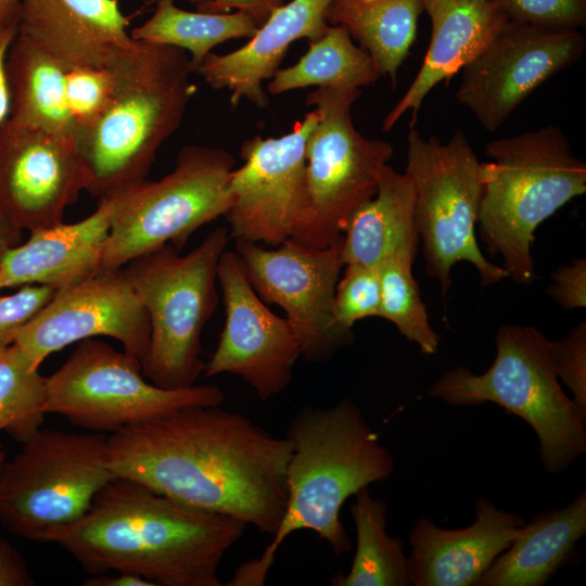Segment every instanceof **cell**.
Masks as SVG:
<instances>
[{
  "instance_id": "obj_17",
  "label": "cell",
  "mask_w": 586,
  "mask_h": 586,
  "mask_svg": "<svg viewBox=\"0 0 586 586\" xmlns=\"http://www.w3.org/2000/svg\"><path fill=\"white\" fill-rule=\"evenodd\" d=\"M225 326L204 373L242 378L267 402L292 381L301 347L291 323L272 313L251 285L234 251H225L217 268Z\"/></svg>"
},
{
  "instance_id": "obj_46",
  "label": "cell",
  "mask_w": 586,
  "mask_h": 586,
  "mask_svg": "<svg viewBox=\"0 0 586 586\" xmlns=\"http://www.w3.org/2000/svg\"><path fill=\"white\" fill-rule=\"evenodd\" d=\"M7 451L2 444H0V468L2 463L5 461Z\"/></svg>"
},
{
  "instance_id": "obj_26",
  "label": "cell",
  "mask_w": 586,
  "mask_h": 586,
  "mask_svg": "<svg viewBox=\"0 0 586 586\" xmlns=\"http://www.w3.org/2000/svg\"><path fill=\"white\" fill-rule=\"evenodd\" d=\"M10 119L23 126L73 136L67 106V69L49 53L16 36L8 59Z\"/></svg>"
},
{
  "instance_id": "obj_39",
  "label": "cell",
  "mask_w": 586,
  "mask_h": 586,
  "mask_svg": "<svg viewBox=\"0 0 586 586\" xmlns=\"http://www.w3.org/2000/svg\"><path fill=\"white\" fill-rule=\"evenodd\" d=\"M34 578L18 550L0 537V586H31Z\"/></svg>"
},
{
  "instance_id": "obj_23",
  "label": "cell",
  "mask_w": 586,
  "mask_h": 586,
  "mask_svg": "<svg viewBox=\"0 0 586 586\" xmlns=\"http://www.w3.org/2000/svg\"><path fill=\"white\" fill-rule=\"evenodd\" d=\"M114 196L100 200L82 220L30 232L29 239L9 250L0 260L5 288L40 284L56 291L98 272L109 238Z\"/></svg>"
},
{
  "instance_id": "obj_4",
  "label": "cell",
  "mask_w": 586,
  "mask_h": 586,
  "mask_svg": "<svg viewBox=\"0 0 586 586\" xmlns=\"http://www.w3.org/2000/svg\"><path fill=\"white\" fill-rule=\"evenodd\" d=\"M114 87L104 109L73 138L99 200L145 180L156 153L181 125L195 91L186 51L136 40L114 47L105 64Z\"/></svg>"
},
{
  "instance_id": "obj_11",
  "label": "cell",
  "mask_w": 586,
  "mask_h": 586,
  "mask_svg": "<svg viewBox=\"0 0 586 586\" xmlns=\"http://www.w3.org/2000/svg\"><path fill=\"white\" fill-rule=\"evenodd\" d=\"M46 386L47 413L93 432L114 433L178 409L225 402V393L215 385L160 387L145 380L138 359L95 337L80 341L46 377Z\"/></svg>"
},
{
  "instance_id": "obj_34",
  "label": "cell",
  "mask_w": 586,
  "mask_h": 586,
  "mask_svg": "<svg viewBox=\"0 0 586 586\" xmlns=\"http://www.w3.org/2000/svg\"><path fill=\"white\" fill-rule=\"evenodd\" d=\"M113 87L114 77L106 65L67 71L65 94L75 126L90 122L104 109Z\"/></svg>"
},
{
  "instance_id": "obj_24",
  "label": "cell",
  "mask_w": 586,
  "mask_h": 586,
  "mask_svg": "<svg viewBox=\"0 0 586 586\" xmlns=\"http://www.w3.org/2000/svg\"><path fill=\"white\" fill-rule=\"evenodd\" d=\"M586 534V492L563 508L524 523L476 586H543L573 556Z\"/></svg>"
},
{
  "instance_id": "obj_35",
  "label": "cell",
  "mask_w": 586,
  "mask_h": 586,
  "mask_svg": "<svg viewBox=\"0 0 586 586\" xmlns=\"http://www.w3.org/2000/svg\"><path fill=\"white\" fill-rule=\"evenodd\" d=\"M510 22L577 28L586 24V0H493Z\"/></svg>"
},
{
  "instance_id": "obj_8",
  "label": "cell",
  "mask_w": 586,
  "mask_h": 586,
  "mask_svg": "<svg viewBox=\"0 0 586 586\" xmlns=\"http://www.w3.org/2000/svg\"><path fill=\"white\" fill-rule=\"evenodd\" d=\"M235 160L222 148L184 145L175 168L114 194L111 229L98 272L170 244L180 251L200 227L225 216Z\"/></svg>"
},
{
  "instance_id": "obj_1",
  "label": "cell",
  "mask_w": 586,
  "mask_h": 586,
  "mask_svg": "<svg viewBox=\"0 0 586 586\" xmlns=\"http://www.w3.org/2000/svg\"><path fill=\"white\" fill-rule=\"evenodd\" d=\"M220 406L178 409L109 434V467L272 535L286 505L290 443Z\"/></svg>"
},
{
  "instance_id": "obj_9",
  "label": "cell",
  "mask_w": 586,
  "mask_h": 586,
  "mask_svg": "<svg viewBox=\"0 0 586 586\" xmlns=\"http://www.w3.org/2000/svg\"><path fill=\"white\" fill-rule=\"evenodd\" d=\"M405 174L415 189V221L423 245L424 269L445 295L451 269L467 262L487 286L508 272L481 252L475 225L481 201L480 162L462 130L446 142L428 139L411 127L407 137Z\"/></svg>"
},
{
  "instance_id": "obj_28",
  "label": "cell",
  "mask_w": 586,
  "mask_h": 586,
  "mask_svg": "<svg viewBox=\"0 0 586 586\" xmlns=\"http://www.w3.org/2000/svg\"><path fill=\"white\" fill-rule=\"evenodd\" d=\"M379 77L371 56L354 44L348 30L340 24L329 25L321 37L309 41V49L296 64L275 73L267 91L280 94L311 86L361 89Z\"/></svg>"
},
{
  "instance_id": "obj_10",
  "label": "cell",
  "mask_w": 586,
  "mask_h": 586,
  "mask_svg": "<svg viewBox=\"0 0 586 586\" xmlns=\"http://www.w3.org/2000/svg\"><path fill=\"white\" fill-rule=\"evenodd\" d=\"M113 477L105 435L40 430L0 468V523L46 542L78 521Z\"/></svg>"
},
{
  "instance_id": "obj_20",
  "label": "cell",
  "mask_w": 586,
  "mask_h": 586,
  "mask_svg": "<svg viewBox=\"0 0 586 586\" xmlns=\"http://www.w3.org/2000/svg\"><path fill=\"white\" fill-rule=\"evenodd\" d=\"M330 2L292 0L282 3L244 46L227 54L209 52L194 74L214 89H227L232 106L245 99L258 109L267 107L263 81L273 77L292 42L302 38L315 41L323 35L329 26L326 11Z\"/></svg>"
},
{
  "instance_id": "obj_37",
  "label": "cell",
  "mask_w": 586,
  "mask_h": 586,
  "mask_svg": "<svg viewBox=\"0 0 586 586\" xmlns=\"http://www.w3.org/2000/svg\"><path fill=\"white\" fill-rule=\"evenodd\" d=\"M55 292L48 285L27 284L15 293L0 296V349L14 343L18 330L50 302Z\"/></svg>"
},
{
  "instance_id": "obj_43",
  "label": "cell",
  "mask_w": 586,
  "mask_h": 586,
  "mask_svg": "<svg viewBox=\"0 0 586 586\" xmlns=\"http://www.w3.org/2000/svg\"><path fill=\"white\" fill-rule=\"evenodd\" d=\"M21 241L22 230L0 212V260L9 250L18 245Z\"/></svg>"
},
{
  "instance_id": "obj_45",
  "label": "cell",
  "mask_w": 586,
  "mask_h": 586,
  "mask_svg": "<svg viewBox=\"0 0 586 586\" xmlns=\"http://www.w3.org/2000/svg\"><path fill=\"white\" fill-rule=\"evenodd\" d=\"M145 4H153V3H156L158 0H142ZM189 2H192V3H195V4H200L206 0H187Z\"/></svg>"
},
{
  "instance_id": "obj_19",
  "label": "cell",
  "mask_w": 586,
  "mask_h": 586,
  "mask_svg": "<svg viewBox=\"0 0 586 586\" xmlns=\"http://www.w3.org/2000/svg\"><path fill=\"white\" fill-rule=\"evenodd\" d=\"M475 520L464 528L438 527L419 518L409 533L413 586H473L505 551L525 520L479 497Z\"/></svg>"
},
{
  "instance_id": "obj_38",
  "label": "cell",
  "mask_w": 586,
  "mask_h": 586,
  "mask_svg": "<svg viewBox=\"0 0 586 586\" xmlns=\"http://www.w3.org/2000/svg\"><path fill=\"white\" fill-rule=\"evenodd\" d=\"M552 283L548 294L563 308L574 309L586 306V259L575 258L570 264L559 266L551 275Z\"/></svg>"
},
{
  "instance_id": "obj_6",
  "label": "cell",
  "mask_w": 586,
  "mask_h": 586,
  "mask_svg": "<svg viewBox=\"0 0 586 586\" xmlns=\"http://www.w3.org/2000/svg\"><path fill=\"white\" fill-rule=\"evenodd\" d=\"M495 343L485 372L458 365L436 379L429 396L454 407L499 405L535 431L545 471L566 470L586 453V415L561 387L551 341L533 326L504 324Z\"/></svg>"
},
{
  "instance_id": "obj_32",
  "label": "cell",
  "mask_w": 586,
  "mask_h": 586,
  "mask_svg": "<svg viewBox=\"0 0 586 586\" xmlns=\"http://www.w3.org/2000/svg\"><path fill=\"white\" fill-rule=\"evenodd\" d=\"M416 255L394 253L379 267L381 283L380 317L391 321L408 341L417 344L425 355L437 353L440 334L429 322L418 282L412 275Z\"/></svg>"
},
{
  "instance_id": "obj_33",
  "label": "cell",
  "mask_w": 586,
  "mask_h": 586,
  "mask_svg": "<svg viewBox=\"0 0 586 586\" xmlns=\"http://www.w3.org/2000/svg\"><path fill=\"white\" fill-rule=\"evenodd\" d=\"M381 283L378 266L347 264L334 293L336 324L353 331V326L365 318L380 317Z\"/></svg>"
},
{
  "instance_id": "obj_3",
  "label": "cell",
  "mask_w": 586,
  "mask_h": 586,
  "mask_svg": "<svg viewBox=\"0 0 586 586\" xmlns=\"http://www.w3.org/2000/svg\"><path fill=\"white\" fill-rule=\"evenodd\" d=\"M285 437L291 456L282 521L260 557L242 563L229 585H264L279 547L296 531L315 532L336 556L347 552L352 544L340 519L343 504L359 489L388 479L395 468L391 451L349 398L301 409Z\"/></svg>"
},
{
  "instance_id": "obj_21",
  "label": "cell",
  "mask_w": 586,
  "mask_h": 586,
  "mask_svg": "<svg viewBox=\"0 0 586 586\" xmlns=\"http://www.w3.org/2000/svg\"><path fill=\"white\" fill-rule=\"evenodd\" d=\"M422 8L432 25L429 49L411 85L386 115L383 131L408 111L412 126L430 91L482 54L509 23L493 0H422Z\"/></svg>"
},
{
  "instance_id": "obj_15",
  "label": "cell",
  "mask_w": 586,
  "mask_h": 586,
  "mask_svg": "<svg viewBox=\"0 0 586 586\" xmlns=\"http://www.w3.org/2000/svg\"><path fill=\"white\" fill-rule=\"evenodd\" d=\"M577 28L510 22L491 46L462 68L455 97L487 131L502 126L539 86L583 55Z\"/></svg>"
},
{
  "instance_id": "obj_27",
  "label": "cell",
  "mask_w": 586,
  "mask_h": 586,
  "mask_svg": "<svg viewBox=\"0 0 586 586\" xmlns=\"http://www.w3.org/2000/svg\"><path fill=\"white\" fill-rule=\"evenodd\" d=\"M422 11V0H331L326 21L343 25L369 53L380 75L395 84Z\"/></svg>"
},
{
  "instance_id": "obj_41",
  "label": "cell",
  "mask_w": 586,
  "mask_h": 586,
  "mask_svg": "<svg viewBox=\"0 0 586 586\" xmlns=\"http://www.w3.org/2000/svg\"><path fill=\"white\" fill-rule=\"evenodd\" d=\"M17 34L18 23L0 24V124L9 118L11 111L7 59Z\"/></svg>"
},
{
  "instance_id": "obj_16",
  "label": "cell",
  "mask_w": 586,
  "mask_h": 586,
  "mask_svg": "<svg viewBox=\"0 0 586 586\" xmlns=\"http://www.w3.org/2000/svg\"><path fill=\"white\" fill-rule=\"evenodd\" d=\"M150 321L123 268L100 271L56 291L15 336L35 368L52 353L97 336L117 340L140 362L150 344Z\"/></svg>"
},
{
  "instance_id": "obj_42",
  "label": "cell",
  "mask_w": 586,
  "mask_h": 586,
  "mask_svg": "<svg viewBox=\"0 0 586 586\" xmlns=\"http://www.w3.org/2000/svg\"><path fill=\"white\" fill-rule=\"evenodd\" d=\"M85 586H155L152 582L130 573L118 572L116 576L97 574L84 582Z\"/></svg>"
},
{
  "instance_id": "obj_47",
  "label": "cell",
  "mask_w": 586,
  "mask_h": 586,
  "mask_svg": "<svg viewBox=\"0 0 586 586\" xmlns=\"http://www.w3.org/2000/svg\"><path fill=\"white\" fill-rule=\"evenodd\" d=\"M4 289L3 286V282H2V278H1V273H0V290Z\"/></svg>"
},
{
  "instance_id": "obj_36",
  "label": "cell",
  "mask_w": 586,
  "mask_h": 586,
  "mask_svg": "<svg viewBox=\"0 0 586 586\" xmlns=\"http://www.w3.org/2000/svg\"><path fill=\"white\" fill-rule=\"evenodd\" d=\"M551 355L558 379L586 415V321H581L566 336L551 341Z\"/></svg>"
},
{
  "instance_id": "obj_40",
  "label": "cell",
  "mask_w": 586,
  "mask_h": 586,
  "mask_svg": "<svg viewBox=\"0 0 586 586\" xmlns=\"http://www.w3.org/2000/svg\"><path fill=\"white\" fill-rule=\"evenodd\" d=\"M282 0H206L196 4V10L208 13H228L231 10L250 14L260 26Z\"/></svg>"
},
{
  "instance_id": "obj_14",
  "label": "cell",
  "mask_w": 586,
  "mask_h": 586,
  "mask_svg": "<svg viewBox=\"0 0 586 586\" xmlns=\"http://www.w3.org/2000/svg\"><path fill=\"white\" fill-rule=\"evenodd\" d=\"M317 123L309 111L278 138L256 135L240 148L243 165L230 175L229 235L277 246L295 238L308 213L306 144Z\"/></svg>"
},
{
  "instance_id": "obj_25",
  "label": "cell",
  "mask_w": 586,
  "mask_h": 586,
  "mask_svg": "<svg viewBox=\"0 0 586 586\" xmlns=\"http://www.w3.org/2000/svg\"><path fill=\"white\" fill-rule=\"evenodd\" d=\"M342 234L344 266H379L384 258L398 252L417 256L420 238L410 178L386 164L380 173L375 194L351 214Z\"/></svg>"
},
{
  "instance_id": "obj_22",
  "label": "cell",
  "mask_w": 586,
  "mask_h": 586,
  "mask_svg": "<svg viewBox=\"0 0 586 586\" xmlns=\"http://www.w3.org/2000/svg\"><path fill=\"white\" fill-rule=\"evenodd\" d=\"M118 0H20L18 36L67 71L105 66L114 47L132 42Z\"/></svg>"
},
{
  "instance_id": "obj_30",
  "label": "cell",
  "mask_w": 586,
  "mask_h": 586,
  "mask_svg": "<svg viewBox=\"0 0 586 586\" xmlns=\"http://www.w3.org/2000/svg\"><path fill=\"white\" fill-rule=\"evenodd\" d=\"M153 15L130 31L132 39L189 51L193 73L211 50L225 41L251 38L259 25L247 13L182 10L174 0H158Z\"/></svg>"
},
{
  "instance_id": "obj_2",
  "label": "cell",
  "mask_w": 586,
  "mask_h": 586,
  "mask_svg": "<svg viewBox=\"0 0 586 586\" xmlns=\"http://www.w3.org/2000/svg\"><path fill=\"white\" fill-rule=\"evenodd\" d=\"M246 526L115 476L78 521L46 542L59 544L92 575L117 571L155 586H220L221 560Z\"/></svg>"
},
{
  "instance_id": "obj_18",
  "label": "cell",
  "mask_w": 586,
  "mask_h": 586,
  "mask_svg": "<svg viewBox=\"0 0 586 586\" xmlns=\"http://www.w3.org/2000/svg\"><path fill=\"white\" fill-rule=\"evenodd\" d=\"M89 181L73 136L0 124V212L22 231L63 222Z\"/></svg>"
},
{
  "instance_id": "obj_12",
  "label": "cell",
  "mask_w": 586,
  "mask_h": 586,
  "mask_svg": "<svg viewBox=\"0 0 586 586\" xmlns=\"http://www.w3.org/2000/svg\"><path fill=\"white\" fill-rule=\"evenodd\" d=\"M361 89L317 88L306 95L317 123L306 144L308 213L294 241L322 249L343 231L351 214L378 190L393 155L383 140L368 139L354 126L351 107Z\"/></svg>"
},
{
  "instance_id": "obj_13",
  "label": "cell",
  "mask_w": 586,
  "mask_h": 586,
  "mask_svg": "<svg viewBox=\"0 0 586 586\" xmlns=\"http://www.w3.org/2000/svg\"><path fill=\"white\" fill-rule=\"evenodd\" d=\"M234 241V252L257 295L285 311L301 356L322 362L354 341L353 331L341 329L334 319V293L344 266L343 234L322 249L294 240L277 249L243 239Z\"/></svg>"
},
{
  "instance_id": "obj_44",
  "label": "cell",
  "mask_w": 586,
  "mask_h": 586,
  "mask_svg": "<svg viewBox=\"0 0 586 586\" xmlns=\"http://www.w3.org/2000/svg\"><path fill=\"white\" fill-rule=\"evenodd\" d=\"M20 0H0V24L18 23Z\"/></svg>"
},
{
  "instance_id": "obj_31",
  "label": "cell",
  "mask_w": 586,
  "mask_h": 586,
  "mask_svg": "<svg viewBox=\"0 0 586 586\" xmlns=\"http://www.w3.org/2000/svg\"><path fill=\"white\" fill-rule=\"evenodd\" d=\"M46 377L22 349L11 344L0 349V432L18 443L35 436L44 421Z\"/></svg>"
},
{
  "instance_id": "obj_29",
  "label": "cell",
  "mask_w": 586,
  "mask_h": 586,
  "mask_svg": "<svg viewBox=\"0 0 586 586\" xmlns=\"http://www.w3.org/2000/svg\"><path fill=\"white\" fill-rule=\"evenodd\" d=\"M351 505L356 528V551L346 575L336 573L333 586H410L409 557L404 542L387 534V505L359 489Z\"/></svg>"
},
{
  "instance_id": "obj_5",
  "label": "cell",
  "mask_w": 586,
  "mask_h": 586,
  "mask_svg": "<svg viewBox=\"0 0 586 586\" xmlns=\"http://www.w3.org/2000/svg\"><path fill=\"white\" fill-rule=\"evenodd\" d=\"M484 152L492 161L480 164V238L491 256L501 257L509 278L531 284L535 230L586 192V164L555 125L492 140Z\"/></svg>"
},
{
  "instance_id": "obj_7",
  "label": "cell",
  "mask_w": 586,
  "mask_h": 586,
  "mask_svg": "<svg viewBox=\"0 0 586 586\" xmlns=\"http://www.w3.org/2000/svg\"><path fill=\"white\" fill-rule=\"evenodd\" d=\"M229 239L218 227L186 255L164 244L123 267L150 321L141 371L160 387L192 386L204 372L201 334L218 305L217 268Z\"/></svg>"
}]
</instances>
